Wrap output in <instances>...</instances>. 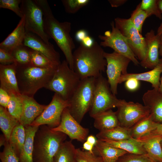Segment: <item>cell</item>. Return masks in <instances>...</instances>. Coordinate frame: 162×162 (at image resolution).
Segmentation results:
<instances>
[{"label":"cell","instance_id":"cb8c5ba5","mask_svg":"<svg viewBox=\"0 0 162 162\" xmlns=\"http://www.w3.org/2000/svg\"><path fill=\"white\" fill-rule=\"evenodd\" d=\"M92 118L94 126L99 131L112 129L120 126L116 112L112 109L99 113Z\"/></svg>","mask_w":162,"mask_h":162},{"label":"cell","instance_id":"484cf974","mask_svg":"<svg viewBox=\"0 0 162 162\" xmlns=\"http://www.w3.org/2000/svg\"><path fill=\"white\" fill-rule=\"evenodd\" d=\"M162 139V135H156L138 140L142 142L150 157L157 162H162V148L160 144Z\"/></svg>","mask_w":162,"mask_h":162},{"label":"cell","instance_id":"11a10c76","mask_svg":"<svg viewBox=\"0 0 162 162\" xmlns=\"http://www.w3.org/2000/svg\"><path fill=\"white\" fill-rule=\"evenodd\" d=\"M158 6L159 9L161 12L162 13V0H158Z\"/></svg>","mask_w":162,"mask_h":162},{"label":"cell","instance_id":"e0dca14e","mask_svg":"<svg viewBox=\"0 0 162 162\" xmlns=\"http://www.w3.org/2000/svg\"><path fill=\"white\" fill-rule=\"evenodd\" d=\"M22 101V113L19 121L24 127L30 125L42 113L47 105L38 103L33 97L21 94Z\"/></svg>","mask_w":162,"mask_h":162},{"label":"cell","instance_id":"7dc6e473","mask_svg":"<svg viewBox=\"0 0 162 162\" xmlns=\"http://www.w3.org/2000/svg\"><path fill=\"white\" fill-rule=\"evenodd\" d=\"M94 42L93 38L88 35L82 41L81 43L86 47H90L93 45Z\"/></svg>","mask_w":162,"mask_h":162},{"label":"cell","instance_id":"30bf717a","mask_svg":"<svg viewBox=\"0 0 162 162\" xmlns=\"http://www.w3.org/2000/svg\"><path fill=\"white\" fill-rule=\"evenodd\" d=\"M104 57L107 65V80L113 94H117L118 85L122 75L127 74V68L131 60L128 58L114 51L111 53L104 52Z\"/></svg>","mask_w":162,"mask_h":162},{"label":"cell","instance_id":"60d3db41","mask_svg":"<svg viewBox=\"0 0 162 162\" xmlns=\"http://www.w3.org/2000/svg\"><path fill=\"white\" fill-rule=\"evenodd\" d=\"M22 0H0V8L10 10L21 18L23 16L19 5Z\"/></svg>","mask_w":162,"mask_h":162},{"label":"cell","instance_id":"7402d4cb","mask_svg":"<svg viewBox=\"0 0 162 162\" xmlns=\"http://www.w3.org/2000/svg\"><path fill=\"white\" fill-rule=\"evenodd\" d=\"M94 152L102 158L103 162H116L120 157L128 153L99 139L97 140Z\"/></svg>","mask_w":162,"mask_h":162},{"label":"cell","instance_id":"ffe728a7","mask_svg":"<svg viewBox=\"0 0 162 162\" xmlns=\"http://www.w3.org/2000/svg\"><path fill=\"white\" fill-rule=\"evenodd\" d=\"M162 73V59H160L158 64L151 70L141 73H127L122 75L119 84L128 79L133 78L139 81H146L152 84L153 88L158 90L160 85V76Z\"/></svg>","mask_w":162,"mask_h":162},{"label":"cell","instance_id":"83f0119b","mask_svg":"<svg viewBox=\"0 0 162 162\" xmlns=\"http://www.w3.org/2000/svg\"><path fill=\"white\" fill-rule=\"evenodd\" d=\"M19 123V121L12 116L7 108L0 106V128L8 142L13 129Z\"/></svg>","mask_w":162,"mask_h":162},{"label":"cell","instance_id":"7a4b0ae2","mask_svg":"<svg viewBox=\"0 0 162 162\" xmlns=\"http://www.w3.org/2000/svg\"><path fill=\"white\" fill-rule=\"evenodd\" d=\"M102 46L96 41L90 47L81 43L73 53V69L81 80L97 78L105 70L107 63Z\"/></svg>","mask_w":162,"mask_h":162},{"label":"cell","instance_id":"f907efd6","mask_svg":"<svg viewBox=\"0 0 162 162\" xmlns=\"http://www.w3.org/2000/svg\"><path fill=\"white\" fill-rule=\"evenodd\" d=\"M95 136L93 135H90L88 136L86 141L94 146L97 141Z\"/></svg>","mask_w":162,"mask_h":162},{"label":"cell","instance_id":"d590c367","mask_svg":"<svg viewBox=\"0 0 162 162\" xmlns=\"http://www.w3.org/2000/svg\"><path fill=\"white\" fill-rule=\"evenodd\" d=\"M140 3L141 8L146 12L148 17L154 15L162 19V14L158 6V0H142Z\"/></svg>","mask_w":162,"mask_h":162},{"label":"cell","instance_id":"5b68a950","mask_svg":"<svg viewBox=\"0 0 162 162\" xmlns=\"http://www.w3.org/2000/svg\"><path fill=\"white\" fill-rule=\"evenodd\" d=\"M95 83L96 78L93 77L81 79L68 100L69 106L67 108L71 115L80 124L92 106Z\"/></svg>","mask_w":162,"mask_h":162},{"label":"cell","instance_id":"e575fe53","mask_svg":"<svg viewBox=\"0 0 162 162\" xmlns=\"http://www.w3.org/2000/svg\"><path fill=\"white\" fill-rule=\"evenodd\" d=\"M148 17L146 12L141 8L140 3L131 14L129 19L135 27L141 34L143 23Z\"/></svg>","mask_w":162,"mask_h":162},{"label":"cell","instance_id":"6da1fadb","mask_svg":"<svg viewBox=\"0 0 162 162\" xmlns=\"http://www.w3.org/2000/svg\"><path fill=\"white\" fill-rule=\"evenodd\" d=\"M43 13L45 31L52 38L64 55L70 68L73 69V50L75 48L70 35L71 23L60 22L54 16L46 0H35Z\"/></svg>","mask_w":162,"mask_h":162},{"label":"cell","instance_id":"681fc988","mask_svg":"<svg viewBox=\"0 0 162 162\" xmlns=\"http://www.w3.org/2000/svg\"><path fill=\"white\" fill-rule=\"evenodd\" d=\"M94 146L86 141L83 142L82 148L85 150L91 153H94Z\"/></svg>","mask_w":162,"mask_h":162},{"label":"cell","instance_id":"1f68e13d","mask_svg":"<svg viewBox=\"0 0 162 162\" xmlns=\"http://www.w3.org/2000/svg\"><path fill=\"white\" fill-rule=\"evenodd\" d=\"M30 55L31 64L35 66L43 68H57L60 64L54 63L42 54L31 49Z\"/></svg>","mask_w":162,"mask_h":162},{"label":"cell","instance_id":"7c38bea8","mask_svg":"<svg viewBox=\"0 0 162 162\" xmlns=\"http://www.w3.org/2000/svg\"><path fill=\"white\" fill-rule=\"evenodd\" d=\"M69 106L68 100H64L55 93L50 103L30 125H46L51 128L57 127L60 123L63 111Z\"/></svg>","mask_w":162,"mask_h":162},{"label":"cell","instance_id":"74e56055","mask_svg":"<svg viewBox=\"0 0 162 162\" xmlns=\"http://www.w3.org/2000/svg\"><path fill=\"white\" fill-rule=\"evenodd\" d=\"M116 162H157L147 153L138 154L127 153L120 157Z\"/></svg>","mask_w":162,"mask_h":162},{"label":"cell","instance_id":"5bb4252c","mask_svg":"<svg viewBox=\"0 0 162 162\" xmlns=\"http://www.w3.org/2000/svg\"><path fill=\"white\" fill-rule=\"evenodd\" d=\"M51 128L53 131L64 134L71 140H76L81 142L86 141L89 132L88 128L82 126L71 115L67 107L62 112L59 124Z\"/></svg>","mask_w":162,"mask_h":162},{"label":"cell","instance_id":"d4e9b609","mask_svg":"<svg viewBox=\"0 0 162 162\" xmlns=\"http://www.w3.org/2000/svg\"><path fill=\"white\" fill-rule=\"evenodd\" d=\"M100 140L112 146L123 150L129 153L138 154H147L142 142L132 138L118 141L108 139Z\"/></svg>","mask_w":162,"mask_h":162},{"label":"cell","instance_id":"44dd1931","mask_svg":"<svg viewBox=\"0 0 162 162\" xmlns=\"http://www.w3.org/2000/svg\"><path fill=\"white\" fill-rule=\"evenodd\" d=\"M26 31L24 16L13 31L0 44V48L10 53L14 48L23 44Z\"/></svg>","mask_w":162,"mask_h":162},{"label":"cell","instance_id":"4dcf8cb0","mask_svg":"<svg viewBox=\"0 0 162 162\" xmlns=\"http://www.w3.org/2000/svg\"><path fill=\"white\" fill-rule=\"evenodd\" d=\"M25 138V127L20 123L13 129L8 141L19 158Z\"/></svg>","mask_w":162,"mask_h":162},{"label":"cell","instance_id":"8fae6325","mask_svg":"<svg viewBox=\"0 0 162 162\" xmlns=\"http://www.w3.org/2000/svg\"><path fill=\"white\" fill-rule=\"evenodd\" d=\"M112 30L107 31L104 35H100L99 38L102 40L100 45L109 47L120 54L129 58L136 65L140 64L130 47L125 38L115 26L114 22L111 23Z\"/></svg>","mask_w":162,"mask_h":162},{"label":"cell","instance_id":"bcb514c9","mask_svg":"<svg viewBox=\"0 0 162 162\" xmlns=\"http://www.w3.org/2000/svg\"><path fill=\"white\" fill-rule=\"evenodd\" d=\"M87 35L86 31L84 29H81L76 32L75 36L77 40L81 42Z\"/></svg>","mask_w":162,"mask_h":162},{"label":"cell","instance_id":"8d00e7d4","mask_svg":"<svg viewBox=\"0 0 162 162\" xmlns=\"http://www.w3.org/2000/svg\"><path fill=\"white\" fill-rule=\"evenodd\" d=\"M76 158L77 162H103L102 158L95 153L82 150L76 149Z\"/></svg>","mask_w":162,"mask_h":162},{"label":"cell","instance_id":"4316f807","mask_svg":"<svg viewBox=\"0 0 162 162\" xmlns=\"http://www.w3.org/2000/svg\"><path fill=\"white\" fill-rule=\"evenodd\" d=\"M158 123L153 120L152 115L150 114L130 128L131 137L136 140L140 139L154 130Z\"/></svg>","mask_w":162,"mask_h":162},{"label":"cell","instance_id":"4fadbf2b","mask_svg":"<svg viewBox=\"0 0 162 162\" xmlns=\"http://www.w3.org/2000/svg\"><path fill=\"white\" fill-rule=\"evenodd\" d=\"M117 108L116 112L120 126L128 129L150 114L149 109L144 105L124 100Z\"/></svg>","mask_w":162,"mask_h":162},{"label":"cell","instance_id":"3957f363","mask_svg":"<svg viewBox=\"0 0 162 162\" xmlns=\"http://www.w3.org/2000/svg\"><path fill=\"white\" fill-rule=\"evenodd\" d=\"M57 68H41L31 64H17L16 74L20 93L33 97L38 90L47 86Z\"/></svg>","mask_w":162,"mask_h":162},{"label":"cell","instance_id":"f546056e","mask_svg":"<svg viewBox=\"0 0 162 162\" xmlns=\"http://www.w3.org/2000/svg\"><path fill=\"white\" fill-rule=\"evenodd\" d=\"M98 139L118 141L132 138L130 128L119 126L109 130L99 131L96 134Z\"/></svg>","mask_w":162,"mask_h":162},{"label":"cell","instance_id":"f35d334b","mask_svg":"<svg viewBox=\"0 0 162 162\" xmlns=\"http://www.w3.org/2000/svg\"><path fill=\"white\" fill-rule=\"evenodd\" d=\"M65 11L69 14H74L86 5L89 0H62Z\"/></svg>","mask_w":162,"mask_h":162},{"label":"cell","instance_id":"9c48e42d","mask_svg":"<svg viewBox=\"0 0 162 162\" xmlns=\"http://www.w3.org/2000/svg\"><path fill=\"white\" fill-rule=\"evenodd\" d=\"M115 26L126 40L136 57L140 62L144 60L146 52V44L143 37L135 27L129 18L117 17L115 19Z\"/></svg>","mask_w":162,"mask_h":162},{"label":"cell","instance_id":"816d5d0a","mask_svg":"<svg viewBox=\"0 0 162 162\" xmlns=\"http://www.w3.org/2000/svg\"><path fill=\"white\" fill-rule=\"evenodd\" d=\"M0 141V146L3 145L4 146L5 143L7 141L4 135L1 136Z\"/></svg>","mask_w":162,"mask_h":162},{"label":"cell","instance_id":"9a60e30c","mask_svg":"<svg viewBox=\"0 0 162 162\" xmlns=\"http://www.w3.org/2000/svg\"><path fill=\"white\" fill-rule=\"evenodd\" d=\"M23 44L29 48L42 54L54 63H61L59 53L56 51L50 43H47L36 35L26 32Z\"/></svg>","mask_w":162,"mask_h":162},{"label":"cell","instance_id":"52a82bcc","mask_svg":"<svg viewBox=\"0 0 162 162\" xmlns=\"http://www.w3.org/2000/svg\"><path fill=\"white\" fill-rule=\"evenodd\" d=\"M122 100L118 99L112 92L108 80L101 73L96 78L92 105L89 111L92 118L101 112L117 107Z\"/></svg>","mask_w":162,"mask_h":162},{"label":"cell","instance_id":"ee69618b","mask_svg":"<svg viewBox=\"0 0 162 162\" xmlns=\"http://www.w3.org/2000/svg\"><path fill=\"white\" fill-rule=\"evenodd\" d=\"M10 98L9 94L4 90L0 88V106L7 108Z\"/></svg>","mask_w":162,"mask_h":162},{"label":"cell","instance_id":"ab89813d","mask_svg":"<svg viewBox=\"0 0 162 162\" xmlns=\"http://www.w3.org/2000/svg\"><path fill=\"white\" fill-rule=\"evenodd\" d=\"M2 151L0 152V158L2 162H20L19 158L14 151L7 142Z\"/></svg>","mask_w":162,"mask_h":162},{"label":"cell","instance_id":"ba28073f","mask_svg":"<svg viewBox=\"0 0 162 162\" xmlns=\"http://www.w3.org/2000/svg\"><path fill=\"white\" fill-rule=\"evenodd\" d=\"M20 8L26 32L36 35L49 43L50 38L45 31L43 12L35 0H22Z\"/></svg>","mask_w":162,"mask_h":162},{"label":"cell","instance_id":"d6a6232c","mask_svg":"<svg viewBox=\"0 0 162 162\" xmlns=\"http://www.w3.org/2000/svg\"><path fill=\"white\" fill-rule=\"evenodd\" d=\"M31 49L23 44L14 48L11 53L16 63L20 65L31 64Z\"/></svg>","mask_w":162,"mask_h":162},{"label":"cell","instance_id":"ac0fdd59","mask_svg":"<svg viewBox=\"0 0 162 162\" xmlns=\"http://www.w3.org/2000/svg\"><path fill=\"white\" fill-rule=\"evenodd\" d=\"M17 64L9 65L0 64V87L9 94H20L16 76Z\"/></svg>","mask_w":162,"mask_h":162},{"label":"cell","instance_id":"277c9868","mask_svg":"<svg viewBox=\"0 0 162 162\" xmlns=\"http://www.w3.org/2000/svg\"><path fill=\"white\" fill-rule=\"evenodd\" d=\"M67 135L51 130L47 125L40 126L34 137L33 162H53V158Z\"/></svg>","mask_w":162,"mask_h":162},{"label":"cell","instance_id":"2e32d148","mask_svg":"<svg viewBox=\"0 0 162 162\" xmlns=\"http://www.w3.org/2000/svg\"><path fill=\"white\" fill-rule=\"evenodd\" d=\"M146 44V52L144 60L140 64L146 68L153 69L159 63V49L160 36L155 34L153 30L147 32L145 37Z\"/></svg>","mask_w":162,"mask_h":162},{"label":"cell","instance_id":"836d02e7","mask_svg":"<svg viewBox=\"0 0 162 162\" xmlns=\"http://www.w3.org/2000/svg\"><path fill=\"white\" fill-rule=\"evenodd\" d=\"M10 95V98L7 109L12 116L19 121L23 106L21 94H11Z\"/></svg>","mask_w":162,"mask_h":162},{"label":"cell","instance_id":"7bdbcfd3","mask_svg":"<svg viewBox=\"0 0 162 162\" xmlns=\"http://www.w3.org/2000/svg\"><path fill=\"white\" fill-rule=\"evenodd\" d=\"M140 86V81L135 78H130L125 81V86L127 90L130 91L136 90Z\"/></svg>","mask_w":162,"mask_h":162},{"label":"cell","instance_id":"f1b7e54d","mask_svg":"<svg viewBox=\"0 0 162 162\" xmlns=\"http://www.w3.org/2000/svg\"><path fill=\"white\" fill-rule=\"evenodd\" d=\"M76 149L71 141L66 140L61 145L53 162H77Z\"/></svg>","mask_w":162,"mask_h":162},{"label":"cell","instance_id":"6f0895ef","mask_svg":"<svg viewBox=\"0 0 162 162\" xmlns=\"http://www.w3.org/2000/svg\"><path fill=\"white\" fill-rule=\"evenodd\" d=\"M160 144H161V147L162 148V140H161V142H160Z\"/></svg>","mask_w":162,"mask_h":162},{"label":"cell","instance_id":"db71d44e","mask_svg":"<svg viewBox=\"0 0 162 162\" xmlns=\"http://www.w3.org/2000/svg\"><path fill=\"white\" fill-rule=\"evenodd\" d=\"M157 34L159 36L162 34V22L158 28Z\"/></svg>","mask_w":162,"mask_h":162},{"label":"cell","instance_id":"c3c4849f","mask_svg":"<svg viewBox=\"0 0 162 162\" xmlns=\"http://www.w3.org/2000/svg\"><path fill=\"white\" fill-rule=\"evenodd\" d=\"M126 0H109L108 1L112 7H117L124 4Z\"/></svg>","mask_w":162,"mask_h":162},{"label":"cell","instance_id":"b9f144b4","mask_svg":"<svg viewBox=\"0 0 162 162\" xmlns=\"http://www.w3.org/2000/svg\"><path fill=\"white\" fill-rule=\"evenodd\" d=\"M0 63L3 65H9L16 62L11 53L0 48Z\"/></svg>","mask_w":162,"mask_h":162},{"label":"cell","instance_id":"f6af8a7d","mask_svg":"<svg viewBox=\"0 0 162 162\" xmlns=\"http://www.w3.org/2000/svg\"><path fill=\"white\" fill-rule=\"evenodd\" d=\"M156 135H162V123H158L156 128L150 133L139 140L144 139L152 136Z\"/></svg>","mask_w":162,"mask_h":162},{"label":"cell","instance_id":"f5cc1de1","mask_svg":"<svg viewBox=\"0 0 162 162\" xmlns=\"http://www.w3.org/2000/svg\"><path fill=\"white\" fill-rule=\"evenodd\" d=\"M159 54L161 56L162 59V34L160 36V41L159 49Z\"/></svg>","mask_w":162,"mask_h":162},{"label":"cell","instance_id":"9f6ffc18","mask_svg":"<svg viewBox=\"0 0 162 162\" xmlns=\"http://www.w3.org/2000/svg\"><path fill=\"white\" fill-rule=\"evenodd\" d=\"M158 91L160 93H162V75L160 78V85Z\"/></svg>","mask_w":162,"mask_h":162},{"label":"cell","instance_id":"603a6c76","mask_svg":"<svg viewBox=\"0 0 162 162\" xmlns=\"http://www.w3.org/2000/svg\"><path fill=\"white\" fill-rule=\"evenodd\" d=\"M39 126L25 127L26 138L20 157V162H33V152L35 134Z\"/></svg>","mask_w":162,"mask_h":162},{"label":"cell","instance_id":"d6986e66","mask_svg":"<svg viewBox=\"0 0 162 162\" xmlns=\"http://www.w3.org/2000/svg\"><path fill=\"white\" fill-rule=\"evenodd\" d=\"M142 100L144 105L149 110L153 120L162 123V93L153 88L146 92Z\"/></svg>","mask_w":162,"mask_h":162},{"label":"cell","instance_id":"8992f818","mask_svg":"<svg viewBox=\"0 0 162 162\" xmlns=\"http://www.w3.org/2000/svg\"><path fill=\"white\" fill-rule=\"evenodd\" d=\"M81 79L70 68L66 60L58 66L51 81L45 88L54 92L68 100L79 86Z\"/></svg>","mask_w":162,"mask_h":162}]
</instances>
